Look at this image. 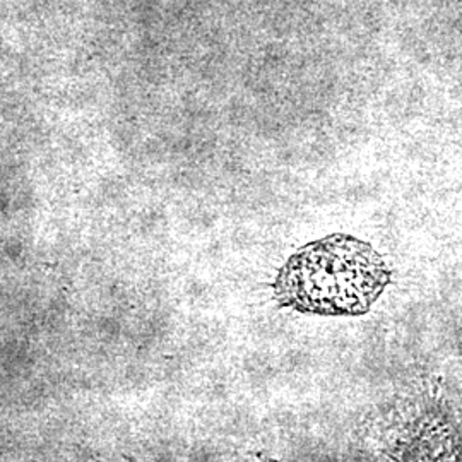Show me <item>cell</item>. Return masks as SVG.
Masks as SVG:
<instances>
[{"mask_svg": "<svg viewBox=\"0 0 462 462\" xmlns=\"http://www.w3.org/2000/svg\"><path fill=\"white\" fill-rule=\"evenodd\" d=\"M391 273L372 245L330 235L297 252L280 271L282 305L324 317L364 315L389 284Z\"/></svg>", "mask_w": 462, "mask_h": 462, "instance_id": "1", "label": "cell"}]
</instances>
